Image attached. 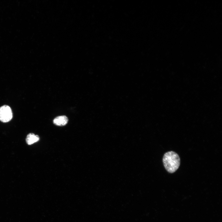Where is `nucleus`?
I'll return each mask as SVG.
<instances>
[{
	"label": "nucleus",
	"instance_id": "f257e3e1",
	"mask_svg": "<svg viewBox=\"0 0 222 222\" xmlns=\"http://www.w3.org/2000/svg\"><path fill=\"white\" fill-rule=\"evenodd\" d=\"M163 162L167 171L170 173L175 172L179 168L180 159L175 152L171 151L165 153L163 158Z\"/></svg>",
	"mask_w": 222,
	"mask_h": 222
},
{
	"label": "nucleus",
	"instance_id": "f03ea898",
	"mask_svg": "<svg viewBox=\"0 0 222 222\" xmlns=\"http://www.w3.org/2000/svg\"><path fill=\"white\" fill-rule=\"evenodd\" d=\"M12 112L8 105H4L0 108V121L3 122H8L12 118Z\"/></svg>",
	"mask_w": 222,
	"mask_h": 222
},
{
	"label": "nucleus",
	"instance_id": "7ed1b4c3",
	"mask_svg": "<svg viewBox=\"0 0 222 222\" xmlns=\"http://www.w3.org/2000/svg\"><path fill=\"white\" fill-rule=\"evenodd\" d=\"M68 119L65 116H59L56 117L53 121L54 124L58 126H64L68 123Z\"/></svg>",
	"mask_w": 222,
	"mask_h": 222
},
{
	"label": "nucleus",
	"instance_id": "20e7f679",
	"mask_svg": "<svg viewBox=\"0 0 222 222\" xmlns=\"http://www.w3.org/2000/svg\"><path fill=\"white\" fill-rule=\"evenodd\" d=\"M39 139V137L38 135L31 133L27 135L26 138V142L27 144L31 145L37 142Z\"/></svg>",
	"mask_w": 222,
	"mask_h": 222
}]
</instances>
